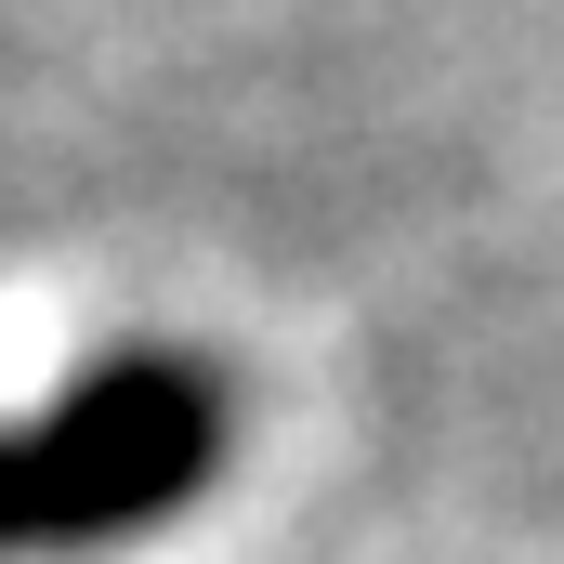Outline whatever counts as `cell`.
Returning <instances> with one entry per match:
<instances>
[{
  "label": "cell",
  "mask_w": 564,
  "mask_h": 564,
  "mask_svg": "<svg viewBox=\"0 0 564 564\" xmlns=\"http://www.w3.org/2000/svg\"><path fill=\"white\" fill-rule=\"evenodd\" d=\"M237 446V394L210 355H106L40 421L0 433V564L26 552H119L210 499Z\"/></svg>",
  "instance_id": "cell-1"
}]
</instances>
